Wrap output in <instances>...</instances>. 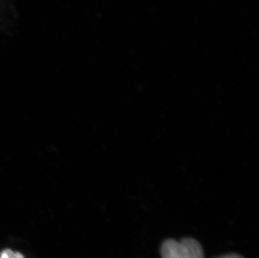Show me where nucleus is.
I'll list each match as a JSON object with an SVG mask.
<instances>
[{"label": "nucleus", "mask_w": 259, "mask_h": 258, "mask_svg": "<svg viewBox=\"0 0 259 258\" xmlns=\"http://www.w3.org/2000/svg\"><path fill=\"white\" fill-rule=\"evenodd\" d=\"M0 258H25L22 254L15 252L11 250H5L0 253Z\"/></svg>", "instance_id": "2"}, {"label": "nucleus", "mask_w": 259, "mask_h": 258, "mask_svg": "<svg viewBox=\"0 0 259 258\" xmlns=\"http://www.w3.org/2000/svg\"><path fill=\"white\" fill-rule=\"evenodd\" d=\"M218 258H244L242 257V256H239L237 254H229V255H225V256H220Z\"/></svg>", "instance_id": "3"}, {"label": "nucleus", "mask_w": 259, "mask_h": 258, "mask_svg": "<svg viewBox=\"0 0 259 258\" xmlns=\"http://www.w3.org/2000/svg\"><path fill=\"white\" fill-rule=\"evenodd\" d=\"M160 253L162 258H204L202 246L193 238L168 239L162 244Z\"/></svg>", "instance_id": "1"}]
</instances>
